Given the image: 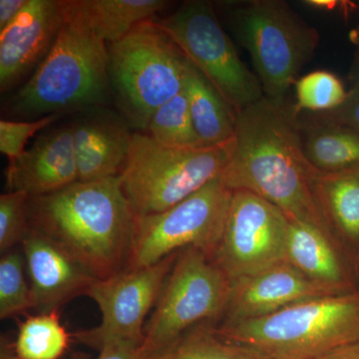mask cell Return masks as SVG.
Here are the masks:
<instances>
[{
  "label": "cell",
  "instance_id": "33",
  "mask_svg": "<svg viewBox=\"0 0 359 359\" xmlns=\"http://www.w3.org/2000/svg\"><path fill=\"white\" fill-rule=\"evenodd\" d=\"M321 359H359V341L339 347Z\"/></svg>",
  "mask_w": 359,
  "mask_h": 359
},
{
  "label": "cell",
  "instance_id": "20",
  "mask_svg": "<svg viewBox=\"0 0 359 359\" xmlns=\"http://www.w3.org/2000/svg\"><path fill=\"white\" fill-rule=\"evenodd\" d=\"M287 262L311 280L339 285L341 269L325 233L313 224L290 219Z\"/></svg>",
  "mask_w": 359,
  "mask_h": 359
},
{
  "label": "cell",
  "instance_id": "22",
  "mask_svg": "<svg viewBox=\"0 0 359 359\" xmlns=\"http://www.w3.org/2000/svg\"><path fill=\"white\" fill-rule=\"evenodd\" d=\"M309 162L323 173L359 166V132L341 125L316 127L304 141Z\"/></svg>",
  "mask_w": 359,
  "mask_h": 359
},
{
  "label": "cell",
  "instance_id": "27",
  "mask_svg": "<svg viewBox=\"0 0 359 359\" xmlns=\"http://www.w3.org/2000/svg\"><path fill=\"white\" fill-rule=\"evenodd\" d=\"M25 255L18 250L0 259V318L7 320L33 309L32 290L26 282Z\"/></svg>",
  "mask_w": 359,
  "mask_h": 359
},
{
  "label": "cell",
  "instance_id": "6",
  "mask_svg": "<svg viewBox=\"0 0 359 359\" xmlns=\"http://www.w3.org/2000/svg\"><path fill=\"white\" fill-rule=\"evenodd\" d=\"M231 29L249 51L264 94L276 105L320 44V33L282 0H252L231 9Z\"/></svg>",
  "mask_w": 359,
  "mask_h": 359
},
{
  "label": "cell",
  "instance_id": "29",
  "mask_svg": "<svg viewBox=\"0 0 359 359\" xmlns=\"http://www.w3.org/2000/svg\"><path fill=\"white\" fill-rule=\"evenodd\" d=\"M61 116L52 114L32 121L2 119L0 121V151L2 154L8 157L9 162L18 159L25 152L27 141L40 130L57 121Z\"/></svg>",
  "mask_w": 359,
  "mask_h": 359
},
{
  "label": "cell",
  "instance_id": "36",
  "mask_svg": "<svg viewBox=\"0 0 359 359\" xmlns=\"http://www.w3.org/2000/svg\"><path fill=\"white\" fill-rule=\"evenodd\" d=\"M0 359H21L16 355V353L13 351V349H9L8 347L2 346L1 353H0Z\"/></svg>",
  "mask_w": 359,
  "mask_h": 359
},
{
  "label": "cell",
  "instance_id": "24",
  "mask_svg": "<svg viewBox=\"0 0 359 359\" xmlns=\"http://www.w3.org/2000/svg\"><path fill=\"white\" fill-rule=\"evenodd\" d=\"M147 131L158 143L168 147L205 148L194 128L185 84L179 94L156 111Z\"/></svg>",
  "mask_w": 359,
  "mask_h": 359
},
{
  "label": "cell",
  "instance_id": "17",
  "mask_svg": "<svg viewBox=\"0 0 359 359\" xmlns=\"http://www.w3.org/2000/svg\"><path fill=\"white\" fill-rule=\"evenodd\" d=\"M6 180L7 192H22L29 198L57 192L77 182L71 125L40 135L32 147L9 162Z\"/></svg>",
  "mask_w": 359,
  "mask_h": 359
},
{
  "label": "cell",
  "instance_id": "37",
  "mask_svg": "<svg viewBox=\"0 0 359 359\" xmlns=\"http://www.w3.org/2000/svg\"><path fill=\"white\" fill-rule=\"evenodd\" d=\"M349 39L358 47V50H359V25L354 28L353 32L349 33Z\"/></svg>",
  "mask_w": 359,
  "mask_h": 359
},
{
  "label": "cell",
  "instance_id": "1",
  "mask_svg": "<svg viewBox=\"0 0 359 359\" xmlns=\"http://www.w3.org/2000/svg\"><path fill=\"white\" fill-rule=\"evenodd\" d=\"M294 111L266 96L237 113L230 158L221 178L280 208L290 219L323 233L327 222L316 195L320 170L304 152Z\"/></svg>",
  "mask_w": 359,
  "mask_h": 359
},
{
  "label": "cell",
  "instance_id": "31",
  "mask_svg": "<svg viewBox=\"0 0 359 359\" xmlns=\"http://www.w3.org/2000/svg\"><path fill=\"white\" fill-rule=\"evenodd\" d=\"M97 359H144L141 346L132 342H113L99 351Z\"/></svg>",
  "mask_w": 359,
  "mask_h": 359
},
{
  "label": "cell",
  "instance_id": "4",
  "mask_svg": "<svg viewBox=\"0 0 359 359\" xmlns=\"http://www.w3.org/2000/svg\"><path fill=\"white\" fill-rule=\"evenodd\" d=\"M215 332L264 359H321L359 341V295L299 302L263 318L224 323Z\"/></svg>",
  "mask_w": 359,
  "mask_h": 359
},
{
  "label": "cell",
  "instance_id": "14",
  "mask_svg": "<svg viewBox=\"0 0 359 359\" xmlns=\"http://www.w3.org/2000/svg\"><path fill=\"white\" fill-rule=\"evenodd\" d=\"M285 262L255 275L231 280L224 323L263 318L299 302L337 294Z\"/></svg>",
  "mask_w": 359,
  "mask_h": 359
},
{
  "label": "cell",
  "instance_id": "28",
  "mask_svg": "<svg viewBox=\"0 0 359 359\" xmlns=\"http://www.w3.org/2000/svg\"><path fill=\"white\" fill-rule=\"evenodd\" d=\"M28 197L22 192H6L0 196V252L11 250L25 240L30 231Z\"/></svg>",
  "mask_w": 359,
  "mask_h": 359
},
{
  "label": "cell",
  "instance_id": "30",
  "mask_svg": "<svg viewBox=\"0 0 359 359\" xmlns=\"http://www.w3.org/2000/svg\"><path fill=\"white\" fill-rule=\"evenodd\" d=\"M321 116L325 124L341 125L359 132V89H351L341 106Z\"/></svg>",
  "mask_w": 359,
  "mask_h": 359
},
{
  "label": "cell",
  "instance_id": "5",
  "mask_svg": "<svg viewBox=\"0 0 359 359\" xmlns=\"http://www.w3.org/2000/svg\"><path fill=\"white\" fill-rule=\"evenodd\" d=\"M107 48L118 104L131 125L147 130L156 111L183 89L187 58L153 20L137 25Z\"/></svg>",
  "mask_w": 359,
  "mask_h": 359
},
{
  "label": "cell",
  "instance_id": "12",
  "mask_svg": "<svg viewBox=\"0 0 359 359\" xmlns=\"http://www.w3.org/2000/svg\"><path fill=\"white\" fill-rule=\"evenodd\" d=\"M177 256L176 252L152 266L125 269L109 278L96 280L85 295L93 299L100 309V325L76 332L75 339L97 351L113 342L142 346L144 321L155 306Z\"/></svg>",
  "mask_w": 359,
  "mask_h": 359
},
{
  "label": "cell",
  "instance_id": "8",
  "mask_svg": "<svg viewBox=\"0 0 359 359\" xmlns=\"http://www.w3.org/2000/svg\"><path fill=\"white\" fill-rule=\"evenodd\" d=\"M230 287L231 280L209 254L198 248L182 250L144 330V359L166 348L192 325L224 311Z\"/></svg>",
  "mask_w": 359,
  "mask_h": 359
},
{
  "label": "cell",
  "instance_id": "21",
  "mask_svg": "<svg viewBox=\"0 0 359 359\" xmlns=\"http://www.w3.org/2000/svg\"><path fill=\"white\" fill-rule=\"evenodd\" d=\"M316 195L323 215H328L347 237L359 238V166L334 172H320Z\"/></svg>",
  "mask_w": 359,
  "mask_h": 359
},
{
  "label": "cell",
  "instance_id": "9",
  "mask_svg": "<svg viewBox=\"0 0 359 359\" xmlns=\"http://www.w3.org/2000/svg\"><path fill=\"white\" fill-rule=\"evenodd\" d=\"M158 23L236 113L263 98L259 78L241 60L211 2H184Z\"/></svg>",
  "mask_w": 359,
  "mask_h": 359
},
{
  "label": "cell",
  "instance_id": "10",
  "mask_svg": "<svg viewBox=\"0 0 359 359\" xmlns=\"http://www.w3.org/2000/svg\"><path fill=\"white\" fill-rule=\"evenodd\" d=\"M233 192L219 177L167 211L137 215L127 269L152 266L187 248L211 254L223 233Z\"/></svg>",
  "mask_w": 359,
  "mask_h": 359
},
{
  "label": "cell",
  "instance_id": "7",
  "mask_svg": "<svg viewBox=\"0 0 359 359\" xmlns=\"http://www.w3.org/2000/svg\"><path fill=\"white\" fill-rule=\"evenodd\" d=\"M231 142L219 147L179 149L162 145L150 135L134 133L121 180L136 215L167 211L222 177Z\"/></svg>",
  "mask_w": 359,
  "mask_h": 359
},
{
  "label": "cell",
  "instance_id": "25",
  "mask_svg": "<svg viewBox=\"0 0 359 359\" xmlns=\"http://www.w3.org/2000/svg\"><path fill=\"white\" fill-rule=\"evenodd\" d=\"M147 359H264L255 351L226 341L207 330L182 335Z\"/></svg>",
  "mask_w": 359,
  "mask_h": 359
},
{
  "label": "cell",
  "instance_id": "11",
  "mask_svg": "<svg viewBox=\"0 0 359 359\" xmlns=\"http://www.w3.org/2000/svg\"><path fill=\"white\" fill-rule=\"evenodd\" d=\"M289 224V217L269 201L233 191L212 261L230 280L285 263Z\"/></svg>",
  "mask_w": 359,
  "mask_h": 359
},
{
  "label": "cell",
  "instance_id": "16",
  "mask_svg": "<svg viewBox=\"0 0 359 359\" xmlns=\"http://www.w3.org/2000/svg\"><path fill=\"white\" fill-rule=\"evenodd\" d=\"M78 181H99L121 176L133 135L124 119L105 107L80 112L71 124Z\"/></svg>",
  "mask_w": 359,
  "mask_h": 359
},
{
  "label": "cell",
  "instance_id": "26",
  "mask_svg": "<svg viewBox=\"0 0 359 359\" xmlns=\"http://www.w3.org/2000/svg\"><path fill=\"white\" fill-rule=\"evenodd\" d=\"M294 113L302 111L327 113L337 109L346 100L348 92L334 73L325 70L313 71L295 82Z\"/></svg>",
  "mask_w": 359,
  "mask_h": 359
},
{
  "label": "cell",
  "instance_id": "34",
  "mask_svg": "<svg viewBox=\"0 0 359 359\" xmlns=\"http://www.w3.org/2000/svg\"><path fill=\"white\" fill-rule=\"evenodd\" d=\"M306 4L314 8L332 11V9L337 8V6H340L339 4L341 2L335 1V0H308Z\"/></svg>",
  "mask_w": 359,
  "mask_h": 359
},
{
  "label": "cell",
  "instance_id": "23",
  "mask_svg": "<svg viewBox=\"0 0 359 359\" xmlns=\"http://www.w3.org/2000/svg\"><path fill=\"white\" fill-rule=\"evenodd\" d=\"M69 341L57 311L39 313L20 323L14 353L21 359H59Z\"/></svg>",
  "mask_w": 359,
  "mask_h": 359
},
{
  "label": "cell",
  "instance_id": "32",
  "mask_svg": "<svg viewBox=\"0 0 359 359\" xmlns=\"http://www.w3.org/2000/svg\"><path fill=\"white\" fill-rule=\"evenodd\" d=\"M28 2L29 0H0V32L20 15Z\"/></svg>",
  "mask_w": 359,
  "mask_h": 359
},
{
  "label": "cell",
  "instance_id": "13",
  "mask_svg": "<svg viewBox=\"0 0 359 359\" xmlns=\"http://www.w3.org/2000/svg\"><path fill=\"white\" fill-rule=\"evenodd\" d=\"M65 20V0H29L0 32V90L13 89L39 67L55 43Z\"/></svg>",
  "mask_w": 359,
  "mask_h": 359
},
{
  "label": "cell",
  "instance_id": "18",
  "mask_svg": "<svg viewBox=\"0 0 359 359\" xmlns=\"http://www.w3.org/2000/svg\"><path fill=\"white\" fill-rule=\"evenodd\" d=\"M185 89L194 128L205 148L233 140L237 113L223 96L187 59Z\"/></svg>",
  "mask_w": 359,
  "mask_h": 359
},
{
  "label": "cell",
  "instance_id": "3",
  "mask_svg": "<svg viewBox=\"0 0 359 359\" xmlns=\"http://www.w3.org/2000/svg\"><path fill=\"white\" fill-rule=\"evenodd\" d=\"M111 92L107 43L65 0V23L55 43L7 108L32 121L104 107Z\"/></svg>",
  "mask_w": 359,
  "mask_h": 359
},
{
  "label": "cell",
  "instance_id": "15",
  "mask_svg": "<svg viewBox=\"0 0 359 359\" xmlns=\"http://www.w3.org/2000/svg\"><path fill=\"white\" fill-rule=\"evenodd\" d=\"M21 245L33 309L39 313L57 311L78 295L86 294L98 280L65 248L34 229L30 228Z\"/></svg>",
  "mask_w": 359,
  "mask_h": 359
},
{
  "label": "cell",
  "instance_id": "19",
  "mask_svg": "<svg viewBox=\"0 0 359 359\" xmlns=\"http://www.w3.org/2000/svg\"><path fill=\"white\" fill-rule=\"evenodd\" d=\"M168 4L164 0H69L70 6L107 44L150 20Z\"/></svg>",
  "mask_w": 359,
  "mask_h": 359
},
{
  "label": "cell",
  "instance_id": "35",
  "mask_svg": "<svg viewBox=\"0 0 359 359\" xmlns=\"http://www.w3.org/2000/svg\"><path fill=\"white\" fill-rule=\"evenodd\" d=\"M349 78H351V89H359V50L356 52L355 57H354Z\"/></svg>",
  "mask_w": 359,
  "mask_h": 359
},
{
  "label": "cell",
  "instance_id": "2",
  "mask_svg": "<svg viewBox=\"0 0 359 359\" xmlns=\"http://www.w3.org/2000/svg\"><path fill=\"white\" fill-rule=\"evenodd\" d=\"M136 216L121 176L77 181L28 200L30 228L58 243L98 280L122 271Z\"/></svg>",
  "mask_w": 359,
  "mask_h": 359
}]
</instances>
